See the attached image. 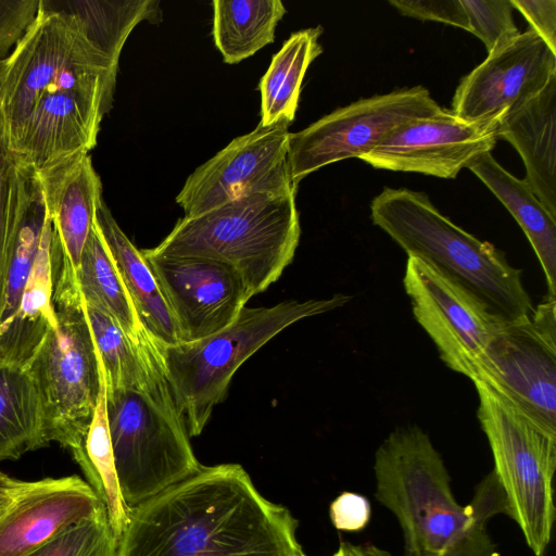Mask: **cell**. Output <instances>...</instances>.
<instances>
[{
    "mask_svg": "<svg viewBox=\"0 0 556 556\" xmlns=\"http://www.w3.org/2000/svg\"><path fill=\"white\" fill-rule=\"evenodd\" d=\"M40 0H0V59H5L35 22Z\"/></svg>",
    "mask_w": 556,
    "mask_h": 556,
    "instance_id": "obj_34",
    "label": "cell"
},
{
    "mask_svg": "<svg viewBox=\"0 0 556 556\" xmlns=\"http://www.w3.org/2000/svg\"><path fill=\"white\" fill-rule=\"evenodd\" d=\"M33 173L11 150L0 111V324L8 268Z\"/></svg>",
    "mask_w": 556,
    "mask_h": 556,
    "instance_id": "obj_30",
    "label": "cell"
},
{
    "mask_svg": "<svg viewBox=\"0 0 556 556\" xmlns=\"http://www.w3.org/2000/svg\"><path fill=\"white\" fill-rule=\"evenodd\" d=\"M48 215L39 249L18 308L0 330V361L25 367L48 331L56 326L53 306L52 241Z\"/></svg>",
    "mask_w": 556,
    "mask_h": 556,
    "instance_id": "obj_20",
    "label": "cell"
},
{
    "mask_svg": "<svg viewBox=\"0 0 556 556\" xmlns=\"http://www.w3.org/2000/svg\"><path fill=\"white\" fill-rule=\"evenodd\" d=\"M369 501L357 493L343 492L331 504L329 515L332 525L341 531L363 530L370 519Z\"/></svg>",
    "mask_w": 556,
    "mask_h": 556,
    "instance_id": "obj_36",
    "label": "cell"
},
{
    "mask_svg": "<svg viewBox=\"0 0 556 556\" xmlns=\"http://www.w3.org/2000/svg\"><path fill=\"white\" fill-rule=\"evenodd\" d=\"M80 301L102 367L105 391L139 384L146 370V344L150 336L136 344L111 316Z\"/></svg>",
    "mask_w": 556,
    "mask_h": 556,
    "instance_id": "obj_29",
    "label": "cell"
},
{
    "mask_svg": "<svg viewBox=\"0 0 556 556\" xmlns=\"http://www.w3.org/2000/svg\"><path fill=\"white\" fill-rule=\"evenodd\" d=\"M77 289L85 303L111 316L136 344L149 337L96 223L81 254Z\"/></svg>",
    "mask_w": 556,
    "mask_h": 556,
    "instance_id": "obj_26",
    "label": "cell"
},
{
    "mask_svg": "<svg viewBox=\"0 0 556 556\" xmlns=\"http://www.w3.org/2000/svg\"><path fill=\"white\" fill-rule=\"evenodd\" d=\"M468 168L490 189L517 220L544 271L548 294L556 298V217L538 199L525 179L507 172L491 152Z\"/></svg>",
    "mask_w": 556,
    "mask_h": 556,
    "instance_id": "obj_22",
    "label": "cell"
},
{
    "mask_svg": "<svg viewBox=\"0 0 556 556\" xmlns=\"http://www.w3.org/2000/svg\"><path fill=\"white\" fill-rule=\"evenodd\" d=\"M30 481L13 478L0 471V519L12 507Z\"/></svg>",
    "mask_w": 556,
    "mask_h": 556,
    "instance_id": "obj_38",
    "label": "cell"
},
{
    "mask_svg": "<svg viewBox=\"0 0 556 556\" xmlns=\"http://www.w3.org/2000/svg\"><path fill=\"white\" fill-rule=\"evenodd\" d=\"M71 453L87 483L102 502L118 540L128 525L131 509L124 501L116 473L106 417L104 376L91 424L79 445Z\"/></svg>",
    "mask_w": 556,
    "mask_h": 556,
    "instance_id": "obj_27",
    "label": "cell"
},
{
    "mask_svg": "<svg viewBox=\"0 0 556 556\" xmlns=\"http://www.w3.org/2000/svg\"><path fill=\"white\" fill-rule=\"evenodd\" d=\"M301 236L295 191L240 197L179 219L155 255L191 256L235 267L251 296L276 282L293 261Z\"/></svg>",
    "mask_w": 556,
    "mask_h": 556,
    "instance_id": "obj_5",
    "label": "cell"
},
{
    "mask_svg": "<svg viewBox=\"0 0 556 556\" xmlns=\"http://www.w3.org/2000/svg\"><path fill=\"white\" fill-rule=\"evenodd\" d=\"M141 253L173 317L179 342L229 326L252 298L239 271L223 262Z\"/></svg>",
    "mask_w": 556,
    "mask_h": 556,
    "instance_id": "obj_14",
    "label": "cell"
},
{
    "mask_svg": "<svg viewBox=\"0 0 556 556\" xmlns=\"http://www.w3.org/2000/svg\"><path fill=\"white\" fill-rule=\"evenodd\" d=\"M298 526L241 465L202 466L131 508L114 556H305Z\"/></svg>",
    "mask_w": 556,
    "mask_h": 556,
    "instance_id": "obj_2",
    "label": "cell"
},
{
    "mask_svg": "<svg viewBox=\"0 0 556 556\" xmlns=\"http://www.w3.org/2000/svg\"><path fill=\"white\" fill-rule=\"evenodd\" d=\"M476 515L469 527L438 553H407L406 556H498L486 532V522L497 514H506L503 490L491 471L477 485L471 500Z\"/></svg>",
    "mask_w": 556,
    "mask_h": 556,
    "instance_id": "obj_31",
    "label": "cell"
},
{
    "mask_svg": "<svg viewBox=\"0 0 556 556\" xmlns=\"http://www.w3.org/2000/svg\"><path fill=\"white\" fill-rule=\"evenodd\" d=\"M103 510L96 492L78 476L30 481L0 519V556H27Z\"/></svg>",
    "mask_w": 556,
    "mask_h": 556,
    "instance_id": "obj_18",
    "label": "cell"
},
{
    "mask_svg": "<svg viewBox=\"0 0 556 556\" xmlns=\"http://www.w3.org/2000/svg\"><path fill=\"white\" fill-rule=\"evenodd\" d=\"M45 1L49 7L73 15L87 39L115 63H118L126 39L139 23L161 20L160 2L155 0Z\"/></svg>",
    "mask_w": 556,
    "mask_h": 556,
    "instance_id": "obj_28",
    "label": "cell"
},
{
    "mask_svg": "<svg viewBox=\"0 0 556 556\" xmlns=\"http://www.w3.org/2000/svg\"><path fill=\"white\" fill-rule=\"evenodd\" d=\"M342 556H390L387 552L371 544H352L342 542L340 544Z\"/></svg>",
    "mask_w": 556,
    "mask_h": 556,
    "instance_id": "obj_39",
    "label": "cell"
},
{
    "mask_svg": "<svg viewBox=\"0 0 556 556\" xmlns=\"http://www.w3.org/2000/svg\"><path fill=\"white\" fill-rule=\"evenodd\" d=\"M116 544L103 510L73 525L27 556H114Z\"/></svg>",
    "mask_w": 556,
    "mask_h": 556,
    "instance_id": "obj_32",
    "label": "cell"
},
{
    "mask_svg": "<svg viewBox=\"0 0 556 556\" xmlns=\"http://www.w3.org/2000/svg\"><path fill=\"white\" fill-rule=\"evenodd\" d=\"M539 37L556 53V0H510Z\"/></svg>",
    "mask_w": 556,
    "mask_h": 556,
    "instance_id": "obj_37",
    "label": "cell"
},
{
    "mask_svg": "<svg viewBox=\"0 0 556 556\" xmlns=\"http://www.w3.org/2000/svg\"><path fill=\"white\" fill-rule=\"evenodd\" d=\"M556 76V53L532 29L466 75L457 86L452 112L470 122H498L535 97Z\"/></svg>",
    "mask_w": 556,
    "mask_h": 556,
    "instance_id": "obj_15",
    "label": "cell"
},
{
    "mask_svg": "<svg viewBox=\"0 0 556 556\" xmlns=\"http://www.w3.org/2000/svg\"><path fill=\"white\" fill-rule=\"evenodd\" d=\"M212 35L227 64H237L275 40L286 14L280 0H214Z\"/></svg>",
    "mask_w": 556,
    "mask_h": 556,
    "instance_id": "obj_25",
    "label": "cell"
},
{
    "mask_svg": "<svg viewBox=\"0 0 556 556\" xmlns=\"http://www.w3.org/2000/svg\"><path fill=\"white\" fill-rule=\"evenodd\" d=\"M48 445L35 381L25 367L0 361V462Z\"/></svg>",
    "mask_w": 556,
    "mask_h": 556,
    "instance_id": "obj_24",
    "label": "cell"
},
{
    "mask_svg": "<svg viewBox=\"0 0 556 556\" xmlns=\"http://www.w3.org/2000/svg\"><path fill=\"white\" fill-rule=\"evenodd\" d=\"M331 556H342V552H341L340 547H339V548H338V551H337L334 554H332Z\"/></svg>",
    "mask_w": 556,
    "mask_h": 556,
    "instance_id": "obj_41",
    "label": "cell"
},
{
    "mask_svg": "<svg viewBox=\"0 0 556 556\" xmlns=\"http://www.w3.org/2000/svg\"><path fill=\"white\" fill-rule=\"evenodd\" d=\"M320 26L293 33L260 81L261 122L258 126L291 125L298 110L302 81L311 63L323 52Z\"/></svg>",
    "mask_w": 556,
    "mask_h": 556,
    "instance_id": "obj_23",
    "label": "cell"
},
{
    "mask_svg": "<svg viewBox=\"0 0 556 556\" xmlns=\"http://www.w3.org/2000/svg\"><path fill=\"white\" fill-rule=\"evenodd\" d=\"M61 253L52 252L53 304L79 303L77 271L102 200V184L89 153H78L36 173Z\"/></svg>",
    "mask_w": 556,
    "mask_h": 556,
    "instance_id": "obj_17",
    "label": "cell"
},
{
    "mask_svg": "<svg viewBox=\"0 0 556 556\" xmlns=\"http://www.w3.org/2000/svg\"><path fill=\"white\" fill-rule=\"evenodd\" d=\"M472 382L479 396L477 416L491 447L492 471L505 496L506 515L518 525L533 554L542 556L555 520L556 434L483 382Z\"/></svg>",
    "mask_w": 556,
    "mask_h": 556,
    "instance_id": "obj_8",
    "label": "cell"
},
{
    "mask_svg": "<svg viewBox=\"0 0 556 556\" xmlns=\"http://www.w3.org/2000/svg\"><path fill=\"white\" fill-rule=\"evenodd\" d=\"M288 128L257 126L199 166L176 197L185 216H199L252 193L295 191L287 161Z\"/></svg>",
    "mask_w": 556,
    "mask_h": 556,
    "instance_id": "obj_13",
    "label": "cell"
},
{
    "mask_svg": "<svg viewBox=\"0 0 556 556\" xmlns=\"http://www.w3.org/2000/svg\"><path fill=\"white\" fill-rule=\"evenodd\" d=\"M51 328L25 366L37 387L48 443L75 450L97 406L103 371L92 334L78 304H53Z\"/></svg>",
    "mask_w": 556,
    "mask_h": 556,
    "instance_id": "obj_9",
    "label": "cell"
},
{
    "mask_svg": "<svg viewBox=\"0 0 556 556\" xmlns=\"http://www.w3.org/2000/svg\"><path fill=\"white\" fill-rule=\"evenodd\" d=\"M497 122H470L442 108L401 127L361 157L375 168L455 178L497 141Z\"/></svg>",
    "mask_w": 556,
    "mask_h": 556,
    "instance_id": "obj_16",
    "label": "cell"
},
{
    "mask_svg": "<svg viewBox=\"0 0 556 556\" xmlns=\"http://www.w3.org/2000/svg\"><path fill=\"white\" fill-rule=\"evenodd\" d=\"M469 31L477 36L489 53L506 46L519 34L510 0H460Z\"/></svg>",
    "mask_w": 556,
    "mask_h": 556,
    "instance_id": "obj_33",
    "label": "cell"
},
{
    "mask_svg": "<svg viewBox=\"0 0 556 556\" xmlns=\"http://www.w3.org/2000/svg\"><path fill=\"white\" fill-rule=\"evenodd\" d=\"M118 63L71 14L40 0L35 22L3 59L0 111L11 150L35 173L97 144Z\"/></svg>",
    "mask_w": 556,
    "mask_h": 556,
    "instance_id": "obj_1",
    "label": "cell"
},
{
    "mask_svg": "<svg viewBox=\"0 0 556 556\" xmlns=\"http://www.w3.org/2000/svg\"><path fill=\"white\" fill-rule=\"evenodd\" d=\"M372 223L407 255L419 257L456 280L508 323L533 312L522 271L488 241L467 232L438 211L429 197L384 188L370 204Z\"/></svg>",
    "mask_w": 556,
    "mask_h": 556,
    "instance_id": "obj_4",
    "label": "cell"
},
{
    "mask_svg": "<svg viewBox=\"0 0 556 556\" xmlns=\"http://www.w3.org/2000/svg\"><path fill=\"white\" fill-rule=\"evenodd\" d=\"M526 166L525 180L556 217V76L531 100L497 122Z\"/></svg>",
    "mask_w": 556,
    "mask_h": 556,
    "instance_id": "obj_19",
    "label": "cell"
},
{
    "mask_svg": "<svg viewBox=\"0 0 556 556\" xmlns=\"http://www.w3.org/2000/svg\"><path fill=\"white\" fill-rule=\"evenodd\" d=\"M2 71H3V59H0V81H1Z\"/></svg>",
    "mask_w": 556,
    "mask_h": 556,
    "instance_id": "obj_40",
    "label": "cell"
},
{
    "mask_svg": "<svg viewBox=\"0 0 556 556\" xmlns=\"http://www.w3.org/2000/svg\"><path fill=\"white\" fill-rule=\"evenodd\" d=\"M441 109L421 86L340 108L298 132H289L287 161L291 180L296 187L304 177L326 165L361 159L401 127Z\"/></svg>",
    "mask_w": 556,
    "mask_h": 556,
    "instance_id": "obj_10",
    "label": "cell"
},
{
    "mask_svg": "<svg viewBox=\"0 0 556 556\" xmlns=\"http://www.w3.org/2000/svg\"><path fill=\"white\" fill-rule=\"evenodd\" d=\"M105 400L116 473L130 509L200 471L184 413L151 337L139 384L105 391Z\"/></svg>",
    "mask_w": 556,
    "mask_h": 556,
    "instance_id": "obj_3",
    "label": "cell"
},
{
    "mask_svg": "<svg viewBox=\"0 0 556 556\" xmlns=\"http://www.w3.org/2000/svg\"><path fill=\"white\" fill-rule=\"evenodd\" d=\"M376 498L397 519L407 553H438L472 522L459 505L444 462L418 426L392 431L375 454Z\"/></svg>",
    "mask_w": 556,
    "mask_h": 556,
    "instance_id": "obj_7",
    "label": "cell"
},
{
    "mask_svg": "<svg viewBox=\"0 0 556 556\" xmlns=\"http://www.w3.org/2000/svg\"><path fill=\"white\" fill-rule=\"evenodd\" d=\"M547 296L527 319L506 323L481 356V381L556 434V317Z\"/></svg>",
    "mask_w": 556,
    "mask_h": 556,
    "instance_id": "obj_11",
    "label": "cell"
},
{
    "mask_svg": "<svg viewBox=\"0 0 556 556\" xmlns=\"http://www.w3.org/2000/svg\"><path fill=\"white\" fill-rule=\"evenodd\" d=\"M96 225L146 331L157 344L178 343L173 317L141 250L121 229L103 199L97 208Z\"/></svg>",
    "mask_w": 556,
    "mask_h": 556,
    "instance_id": "obj_21",
    "label": "cell"
},
{
    "mask_svg": "<svg viewBox=\"0 0 556 556\" xmlns=\"http://www.w3.org/2000/svg\"><path fill=\"white\" fill-rule=\"evenodd\" d=\"M415 319L452 370L473 380L490 342L507 323L432 264L408 255L403 279Z\"/></svg>",
    "mask_w": 556,
    "mask_h": 556,
    "instance_id": "obj_12",
    "label": "cell"
},
{
    "mask_svg": "<svg viewBox=\"0 0 556 556\" xmlns=\"http://www.w3.org/2000/svg\"><path fill=\"white\" fill-rule=\"evenodd\" d=\"M389 3L403 15L445 23L469 31L460 0H390Z\"/></svg>",
    "mask_w": 556,
    "mask_h": 556,
    "instance_id": "obj_35",
    "label": "cell"
},
{
    "mask_svg": "<svg viewBox=\"0 0 556 556\" xmlns=\"http://www.w3.org/2000/svg\"><path fill=\"white\" fill-rule=\"evenodd\" d=\"M351 296L286 300L273 306H244L225 329L202 340L157 344L162 365L190 437L204 430L214 408L225 400L239 367L294 323L345 305Z\"/></svg>",
    "mask_w": 556,
    "mask_h": 556,
    "instance_id": "obj_6",
    "label": "cell"
}]
</instances>
